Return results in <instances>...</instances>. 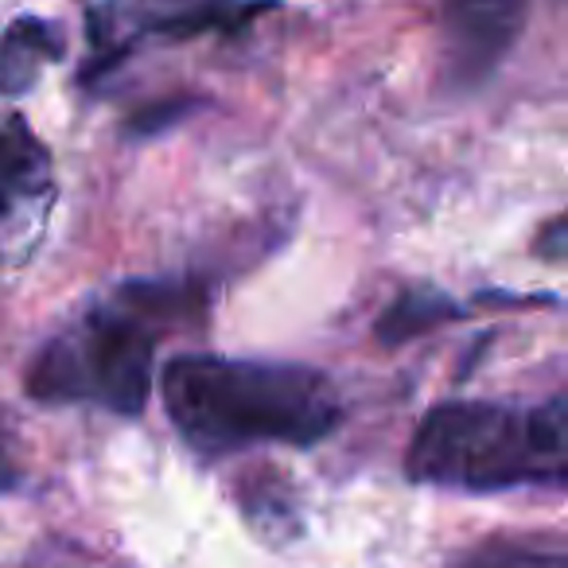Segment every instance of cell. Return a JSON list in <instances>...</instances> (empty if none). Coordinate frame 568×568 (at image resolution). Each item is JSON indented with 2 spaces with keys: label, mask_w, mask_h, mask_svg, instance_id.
Listing matches in <instances>:
<instances>
[{
  "label": "cell",
  "mask_w": 568,
  "mask_h": 568,
  "mask_svg": "<svg viewBox=\"0 0 568 568\" xmlns=\"http://www.w3.org/2000/svg\"><path fill=\"white\" fill-rule=\"evenodd\" d=\"M199 316L203 288L195 281L152 276L118 284L36 351L24 374L28 397L141 417L156 378L160 343L180 327H195Z\"/></svg>",
  "instance_id": "obj_1"
},
{
  "label": "cell",
  "mask_w": 568,
  "mask_h": 568,
  "mask_svg": "<svg viewBox=\"0 0 568 568\" xmlns=\"http://www.w3.org/2000/svg\"><path fill=\"white\" fill-rule=\"evenodd\" d=\"M160 394L175 433L203 456L257 444L312 448L343 420L327 374L301 363L180 355L160 374Z\"/></svg>",
  "instance_id": "obj_2"
},
{
  "label": "cell",
  "mask_w": 568,
  "mask_h": 568,
  "mask_svg": "<svg viewBox=\"0 0 568 568\" xmlns=\"http://www.w3.org/2000/svg\"><path fill=\"white\" fill-rule=\"evenodd\" d=\"M420 487L490 495L514 487L560 490L568 479V402H444L425 413L405 452Z\"/></svg>",
  "instance_id": "obj_3"
},
{
  "label": "cell",
  "mask_w": 568,
  "mask_h": 568,
  "mask_svg": "<svg viewBox=\"0 0 568 568\" xmlns=\"http://www.w3.org/2000/svg\"><path fill=\"white\" fill-rule=\"evenodd\" d=\"M273 9V0H110L90 9V59L82 79H102L144 40H195L206 32H237Z\"/></svg>",
  "instance_id": "obj_4"
},
{
  "label": "cell",
  "mask_w": 568,
  "mask_h": 568,
  "mask_svg": "<svg viewBox=\"0 0 568 568\" xmlns=\"http://www.w3.org/2000/svg\"><path fill=\"white\" fill-rule=\"evenodd\" d=\"M55 206V164L20 113L0 118V265L28 261Z\"/></svg>",
  "instance_id": "obj_5"
},
{
  "label": "cell",
  "mask_w": 568,
  "mask_h": 568,
  "mask_svg": "<svg viewBox=\"0 0 568 568\" xmlns=\"http://www.w3.org/2000/svg\"><path fill=\"white\" fill-rule=\"evenodd\" d=\"M529 0H440V79L448 94H471L503 67L526 32Z\"/></svg>",
  "instance_id": "obj_6"
},
{
  "label": "cell",
  "mask_w": 568,
  "mask_h": 568,
  "mask_svg": "<svg viewBox=\"0 0 568 568\" xmlns=\"http://www.w3.org/2000/svg\"><path fill=\"white\" fill-rule=\"evenodd\" d=\"M67 36L55 20L20 17L0 36V94L24 98L48 67L63 63Z\"/></svg>",
  "instance_id": "obj_7"
},
{
  "label": "cell",
  "mask_w": 568,
  "mask_h": 568,
  "mask_svg": "<svg viewBox=\"0 0 568 568\" xmlns=\"http://www.w3.org/2000/svg\"><path fill=\"white\" fill-rule=\"evenodd\" d=\"M452 312L456 308H452L448 296H440V293H405L402 301L378 320V339L405 343V339H413V335L425 332V327L440 324V320L452 316Z\"/></svg>",
  "instance_id": "obj_8"
},
{
  "label": "cell",
  "mask_w": 568,
  "mask_h": 568,
  "mask_svg": "<svg viewBox=\"0 0 568 568\" xmlns=\"http://www.w3.org/2000/svg\"><path fill=\"white\" fill-rule=\"evenodd\" d=\"M459 568H568L560 545H529V541H490L467 552Z\"/></svg>",
  "instance_id": "obj_9"
},
{
  "label": "cell",
  "mask_w": 568,
  "mask_h": 568,
  "mask_svg": "<svg viewBox=\"0 0 568 568\" xmlns=\"http://www.w3.org/2000/svg\"><path fill=\"white\" fill-rule=\"evenodd\" d=\"M191 110V102H180V105H172V102H160L156 110L149 113V118H141L136 121V129H141V133H160V129L164 125H172V118H180V113H187Z\"/></svg>",
  "instance_id": "obj_10"
}]
</instances>
